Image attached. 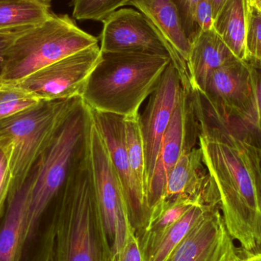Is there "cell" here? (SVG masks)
Here are the masks:
<instances>
[{"instance_id":"6da1fadb","label":"cell","mask_w":261,"mask_h":261,"mask_svg":"<svg viewBox=\"0 0 261 261\" xmlns=\"http://www.w3.org/2000/svg\"><path fill=\"white\" fill-rule=\"evenodd\" d=\"M199 147L225 227L245 251L261 249V139L246 122L191 91Z\"/></svg>"},{"instance_id":"7a4b0ae2","label":"cell","mask_w":261,"mask_h":261,"mask_svg":"<svg viewBox=\"0 0 261 261\" xmlns=\"http://www.w3.org/2000/svg\"><path fill=\"white\" fill-rule=\"evenodd\" d=\"M88 116V107L83 103L64 122L32 170L21 261H51L57 199L84 141Z\"/></svg>"},{"instance_id":"3957f363","label":"cell","mask_w":261,"mask_h":261,"mask_svg":"<svg viewBox=\"0 0 261 261\" xmlns=\"http://www.w3.org/2000/svg\"><path fill=\"white\" fill-rule=\"evenodd\" d=\"M51 261H111L84 141L56 202Z\"/></svg>"},{"instance_id":"277c9868","label":"cell","mask_w":261,"mask_h":261,"mask_svg":"<svg viewBox=\"0 0 261 261\" xmlns=\"http://www.w3.org/2000/svg\"><path fill=\"white\" fill-rule=\"evenodd\" d=\"M170 61L158 55L102 53L86 84L83 102L95 111L136 116Z\"/></svg>"},{"instance_id":"5b68a950","label":"cell","mask_w":261,"mask_h":261,"mask_svg":"<svg viewBox=\"0 0 261 261\" xmlns=\"http://www.w3.org/2000/svg\"><path fill=\"white\" fill-rule=\"evenodd\" d=\"M83 103L81 97L41 101L32 108L0 121V148L12 176L9 196L25 184L64 122Z\"/></svg>"},{"instance_id":"8992f818","label":"cell","mask_w":261,"mask_h":261,"mask_svg":"<svg viewBox=\"0 0 261 261\" xmlns=\"http://www.w3.org/2000/svg\"><path fill=\"white\" fill-rule=\"evenodd\" d=\"M98 44L96 37L80 29L67 15L51 13L29 28L6 49L0 80L15 83L63 58Z\"/></svg>"},{"instance_id":"52a82bcc","label":"cell","mask_w":261,"mask_h":261,"mask_svg":"<svg viewBox=\"0 0 261 261\" xmlns=\"http://www.w3.org/2000/svg\"><path fill=\"white\" fill-rule=\"evenodd\" d=\"M85 142L93 192L110 245L112 261L135 231L130 223L122 187L90 108Z\"/></svg>"},{"instance_id":"ba28073f","label":"cell","mask_w":261,"mask_h":261,"mask_svg":"<svg viewBox=\"0 0 261 261\" xmlns=\"http://www.w3.org/2000/svg\"><path fill=\"white\" fill-rule=\"evenodd\" d=\"M101 55L100 46L97 44L63 58L15 84L41 101L81 97Z\"/></svg>"},{"instance_id":"9c48e42d","label":"cell","mask_w":261,"mask_h":261,"mask_svg":"<svg viewBox=\"0 0 261 261\" xmlns=\"http://www.w3.org/2000/svg\"><path fill=\"white\" fill-rule=\"evenodd\" d=\"M191 92L184 90L166 132L147 185V206L151 219L164 200L166 182L172 169L184 152L191 150L199 142V125L192 103ZM150 219V221H151Z\"/></svg>"},{"instance_id":"30bf717a","label":"cell","mask_w":261,"mask_h":261,"mask_svg":"<svg viewBox=\"0 0 261 261\" xmlns=\"http://www.w3.org/2000/svg\"><path fill=\"white\" fill-rule=\"evenodd\" d=\"M90 110L105 141L113 169L122 187L130 225L135 234H139L148 226L151 215L147 206L145 192L132 171L127 154L125 117Z\"/></svg>"},{"instance_id":"8fae6325","label":"cell","mask_w":261,"mask_h":261,"mask_svg":"<svg viewBox=\"0 0 261 261\" xmlns=\"http://www.w3.org/2000/svg\"><path fill=\"white\" fill-rule=\"evenodd\" d=\"M201 93L208 102L220 107L229 116L246 122L256 130L255 89L252 72L246 61L237 60L214 70Z\"/></svg>"},{"instance_id":"7c38bea8","label":"cell","mask_w":261,"mask_h":261,"mask_svg":"<svg viewBox=\"0 0 261 261\" xmlns=\"http://www.w3.org/2000/svg\"><path fill=\"white\" fill-rule=\"evenodd\" d=\"M180 76L170 61L151 93L140 125L145 151L147 188L166 132L184 91Z\"/></svg>"},{"instance_id":"4fadbf2b","label":"cell","mask_w":261,"mask_h":261,"mask_svg":"<svg viewBox=\"0 0 261 261\" xmlns=\"http://www.w3.org/2000/svg\"><path fill=\"white\" fill-rule=\"evenodd\" d=\"M102 23V53L141 54L170 58L167 43L139 11L122 8Z\"/></svg>"},{"instance_id":"5bb4252c","label":"cell","mask_w":261,"mask_h":261,"mask_svg":"<svg viewBox=\"0 0 261 261\" xmlns=\"http://www.w3.org/2000/svg\"><path fill=\"white\" fill-rule=\"evenodd\" d=\"M239 254L220 208H213L165 261H234Z\"/></svg>"},{"instance_id":"9a60e30c","label":"cell","mask_w":261,"mask_h":261,"mask_svg":"<svg viewBox=\"0 0 261 261\" xmlns=\"http://www.w3.org/2000/svg\"><path fill=\"white\" fill-rule=\"evenodd\" d=\"M179 199L220 208L217 189L199 147L184 152L167 177L162 204Z\"/></svg>"},{"instance_id":"2e32d148","label":"cell","mask_w":261,"mask_h":261,"mask_svg":"<svg viewBox=\"0 0 261 261\" xmlns=\"http://www.w3.org/2000/svg\"><path fill=\"white\" fill-rule=\"evenodd\" d=\"M126 6H135L158 31L168 46L171 63L179 73L184 90L191 92L187 67L191 44L174 5L170 0H129Z\"/></svg>"},{"instance_id":"e0dca14e","label":"cell","mask_w":261,"mask_h":261,"mask_svg":"<svg viewBox=\"0 0 261 261\" xmlns=\"http://www.w3.org/2000/svg\"><path fill=\"white\" fill-rule=\"evenodd\" d=\"M237 60L214 29L198 34L192 41L187 60L191 91L202 93L214 70Z\"/></svg>"},{"instance_id":"ac0fdd59","label":"cell","mask_w":261,"mask_h":261,"mask_svg":"<svg viewBox=\"0 0 261 261\" xmlns=\"http://www.w3.org/2000/svg\"><path fill=\"white\" fill-rule=\"evenodd\" d=\"M33 186V173L18 191L8 196L0 219V261H21L24 222Z\"/></svg>"},{"instance_id":"d6986e66","label":"cell","mask_w":261,"mask_h":261,"mask_svg":"<svg viewBox=\"0 0 261 261\" xmlns=\"http://www.w3.org/2000/svg\"><path fill=\"white\" fill-rule=\"evenodd\" d=\"M248 0H227L213 21L215 32L239 60L247 58Z\"/></svg>"},{"instance_id":"ffe728a7","label":"cell","mask_w":261,"mask_h":261,"mask_svg":"<svg viewBox=\"0 0 261 261\" xmlns=\"http://www.w3.org/2000/svg\"><path fill=\"white\" fill-rule=\"evenodd\" d=\"M196 203L184 199L164 202L144 231L135 234L144 260L148 261L166 231Z\"/></svg>"},{"instance_id":"44dd1931","label":"cell","mask_w":261,"mask_h":261,"mask_svg":"<svg viewBox=\"0 0 261 261\" xmlns=\"http://www.w3.org/2000/svg\"><path fill=\"white\" fill-rule=\"evenodd\" d=\"M49 9L37 0H0V32L38 25L51 15Z\"/></svg>"},{"instance_id":"7402d4cb","label":"cell","mask_w":261,"mask_h":261,"mask_svg":"<svg viewBox=\"0 0 261 261\" xmlns=\"http://www.w3.org/2000/svg\"><path fill=\"white\" fill-rule=\"evenodd\" d=\"M213 208L211 205L195 204L178 219L161 239L148 261H165L185 239L192 228Z\"/></svg>"},{"instance_id":"603a6c76","label":"cell","mask_w":261,"mask_h":261,"mask_svg":"<svg viewBox=\"0 0 261 261\" xmlns=\"http://www.w3.org/2000/svg\"><path fill=\"white\" fill-rule=\"evenodd\" d=\"M125 146L130 167L137 180L146 193L145 151L140 125V114L125 117Z\"/></svg>"},{"instance_id":"cb8c5ba5","label":"cell","mask_w":261,"mask_h":261,"mask_svg":"<svg viewBox=\"0 0 261 261\" xmlns=\"http://www.w3.org/2000/svg\"><path fill=\"white\" fill-rule=\"evenodd\" d=\"M40 102L15 83L0 80V121L32 108Z\"/></svg>"},{"instance_id":"d4e9b609","label":"cell","mask_w":261,"mask_h":261,"mask_svg":"<svg viewBox=\"0 0 261 261\" xmlns=\"http://www.w3.org/2000/svg\"><path fill=\"white\" fill-rule=\"evenodd\" d=\"M129 0H72L73 16L80 21H103Z\"/></svg>"},{"instance_id":"484cf974","label":"cell","mask_w":261,"mask_h":261,"mask_svg":"<svg viewBox=\"0 0 261 261\" xmlns=\"http://www.w3.org/2000/svg\"><path fill=\"white\" fill-rule=\"evenodd\" d=\"M246 51L247 58L261 60V11L250 3H248Z\"/></svg>"},{"instance_id":"4316f807","label":"cell","mask_w":261,"mask_h":261,"mask_svg":"<svg viewBox=\"0 0 261 261\" xmlns=\"http://www.w3.org/2000/svg\"><path fill=\"white\" fill-rule=\"evenodd\" d=\"M177 10L182 29L190 41L196 37L195 31V13L201 0H170Z\"/></svg>"},{"instance_id":"83f0119b","label":"cell","mask_w":261,"mask_h":261,"mask_svg":"<svg viewBox=\"0 0 261 261\" xmlns=\"http://www.w3.org/2000/svg\"><path fill=\"white\" fill-rule=\"evenodd\" d=\"M213 10L208 0H201L196 8L195 13V31L196 37L198 34L203 31L213 29ZM195 37V38H196Z\"/></svg>"},{"instance_id":"f1b7e54d","label":"cell","mask_w":261,"mask_h":261,"mask_svg":"<svg viewBox=\"0 0 261 261\" xmlns=\"http://www.w3.org/2000/svg\"><path fill=\"white\" fill-rule=\"evenodd\" d=\"M245 61L249 64L254 79L257 110V125L256 132L261 139V60L247 58Z\"/></svg>"},{"instance_id":"f546056e","label":"cell","mask_w":261,"mask_h":261,"mask_svg":"<svg viewBox=\"0 0 261 261\" xmlns=\"http://www.w3.org/2000/svg\"><path fill=\"white\" fill-rule=\"evenodd\" d=\"M112 261H145L135 233L128 236L125 245Z\"/></svg>"},{"instance_id":"4dcf8cb0","label":"cell","mask_w":261,"mask_h":261,"mask_svg":"<svg viewBox=\"0 0 261 261\" xmlns=\"http://www.w3.org/2000/svg\"><path fill=\"white\" fill-rule=\"evenodd\" d=\"M12 176L6 158L0 164V219L4 214L10 190Z\"/></svg>"},{"instance_id":"1f68e13d","label":"cell","mask_w":261,"mask_h":261,"mask_svg":"<svg viewBox=\"0 0 261 261\" xmlns=\"http://www.w3.org/2000/svg\"><path fill=\"white\" fill-rule=\"evenodd\" d=\"M34 27V26H33ZM29 28L14 29V30L1 31L0 32V66H1L2 58L6 49L10 45L11 43L19 36L23 32H25Z\"/></svg>"},{"instance_id":"d6a6232c","label":"cell","mask_w":261,"mask_h":261,"mask_svg":"<svg viewBox=\"0 0 261 261\" xmlns=\"http://www.w3.org/2000/svg\"><path fill=\"white\" fill-rule=\"evenodd\" d=\"M234 261H261V249L245 251L239 248V254Z\"/></svg>"},{"instance_id":"836d02e7","label":"cell","mask_w":261,"mask_h":261,"mask_svg":"<svg viewBox=\"0 0 261 261\" xmlns=\"http://www.w3.org/2000/svg\"><path fill=\"white\" fill-rule=\"evenodd\" d=\"M211 5L212 10H213V18H216L219 11L222 9L227 0H208Z\"/></svg>"},{"instance_id":"e575fe53","label":"cell","mask_w":261,"mask_h":261,"mask_svg":"<svg viewBox=\"0 0 261 261\" xmlns=\"http://www.w3.org/2000/svg\"><path fill=\"white\" fill-rule=\"evenodd\" d=\"M248 1L251 5L261 11V0H248Z\"/></svg>"},{"instance_id":"d590c367","label":"cell","mask_w":261,"mask_h":261,"mask_svg":"<svg viewBox=\"0 0 261 261\" xmlns=\"http://www.w3.org/2000/svg\"><path fill=\"white\" fill-rule=\"evenodd\" d=\"M37 1L40 2V3H42V4L45 5V6L50 7L52 0H37Z\"/></svg>"},{"instance_id":"8d00e7d4","label":"cell","mask_w":261,"mask_h":261,"mask_svg":"<svg viewBox=\"0 0 261 261\" xmlns=\"http://www.w3.org/2000/svg\"><path fill=\"white\" fill-rule=\"evenodd\" d=\"M4 159H5L4 153H3V150H2V149L0 148V164H1V163L3 162V161Z\"/></svg>"}]
</instances>
